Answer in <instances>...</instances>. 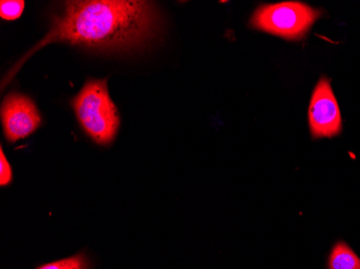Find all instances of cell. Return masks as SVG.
I'll list each match as a JSON object with an SVG mask.
<instances>
[{
	"label": "cell",
	"instance_id": "5b68a950",
	"mask_svg": "<svg viewBox=\"0 0 360 269\" xmlns=\"http://www.w3.org/2000/svg\"><path fill=\"white\" fill-rule=\"evenodd\" d=\"M1 122L6 138L15 143L34 133L41 124V117L30 97L11 93L1 105Z\"/></svg>",
	"mask_w": 360,
	"mask_h": 269
},
{
	"label": "cell",
	"instance_id": "3957f363",
	"mask_svg": "<svg viewBox=\"0 0 360 269\" xmlns=\"http://www.w3.org/2000/svg\"><path fill=\"white\" fill-rule=\"evenodd\" d=\"M321 12L298 1L261 6L252 15V27L288 40L301 39Z\"/></svg>",
	"mask_w": 360,
	"mask_h": 269
},
{
	"label": "cell",
	"instance_id": "6da1fadb",
	"mask_svg": "<svg viewBox=\"0 0 360 269\" xmlns=\"http://www.w3.org/2000/svg\"><path fill=\"white\" fill-rule=\"evenodd\" d=\"M159 23V14L148 1H68L54 16L46 37L22 58L19 66L52 42H66L100 51H127L153 39Z\"/></svg>",
	"mask_w": 360,
	"mask_h": 269
},
{
	"label": "cell",
	"instance_id": "52a82bcc",
	"mask_svg": "<svg viewBox=\"0 0 360 269\" xmlns=\"http://www.w3.org/2000/svg\"><path fill=\"white\" fill-rule=\"evenodd\" d=\"M37 269H90L89 261L84 252L64 258V260L56 261L41 265Z\"/></svg>",
	"mask_w": 360,
	"mask_h": 269
},
{
	"label": "cell",
	"instance_id": "9c48e42d",
	"mask_svg": "<svg viewBox=\"0 0 360 269\" xmlns=\"http://www.w3.org/2000/svg\"><path fill=\"white\" fill-rule=\"evenodd\" d=\"M12 178H13V175H12L11 166H10L9 162L4 153L3 147H0V185L1 187L9 185L11 183Z\"/></svg>",
	"mask_w": 360,
	"mask_h": 269
},
{
	"label": "cell",
	"instance_id": "7a4b0ae2",
	"mask_svg": "<svg viewBox=\"0 0 360 269\" xmlns=\"http://www.w3.org/2000/svg\"><path fill=\"white\" fill-rule=\"evenodd\" d=\"M72 106L81 127L97 145L112 143L120 126V117L106 80H89L72 99Z\"/></svg>",
	"mask_w": 360,
	"mask_h": 269
},
{
	"label": "cell",
	"instance_id": "277c9868",
	"mask_svg": "<svg viewBox=\"0 0 360 269\" xmlns=\"http://www.w3.org/2000/svg\"><path fill=\"white\" fill-rule=\"evenodd\" d=\"M309 122L314 138H330L342 131V117L328 79L317 83L309 108Z\"/></svg>",
	"mask_w": 360,
	"mask_h": 269
},
{
	"label": "cell",
	"instance_id": "8992f818",
	"mask_svg": "<svg viewBox=\"0 0 360 269\" xmlns=\"http://www.w3.org/2000/svg\"><path fill=\"white\" fill-rule=\"evenodd\" d=\"M328 269H360V258L345 242L333 246L328 258Z\"/></svg>",
	"mask_w": 360,
	"mask_h": 269
},
{
	"label": "cell",
	"instance_id": "ba28073f",
	"mask_svg": "<svg viewBox=\"0 0 360 269\" xmlns=\"http://www.w3.org/2000/svg\"><path fill=\"white\" fill-rule=\"evenodd\" d=\"M25 3L22 0H3L0 1V16L7 21L19 19L23 13Z\"/></svg>",
	"mask_w": 360,
	"mask_h": 269
}]
</instances>
